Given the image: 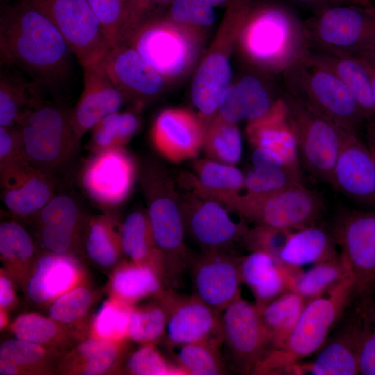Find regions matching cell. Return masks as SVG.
I'll list each match as a JSON object with an SVG mask.
<instances>
[{
	"instance_id": "23",
	"label": "cell",
	"mask_w": 375,
	"mask_h": 375,
	"mask_svg": "<svg viewBox=\"0 0 375 375\" xmlns=\"http://www.w3.org/2000/svg\"><path fill=\"white\" fill-rule=\"evenodd\" d=\"M83 68V91L75 107L68 110L70 124L80 140L103 118L119 111L125 101L99 61Z\"/></svg>"
},
{
	"instance_id": "33",
	"label": "cell",
	"mask_w": 375,
	"mask_h": 375,
	"mask_svg": "<svg viewBox=\"0 0 375 375\" xmlns=\"http://www.w3.org/2000/svg\"><path fill=\"white\" fill-rule=\"evenodd\" d=\"M55 195L54 180L35 168L18 183L1 191L6 207L21 217H34Z\"/></svg>"
},
{
	"instance_id": "59",
	"label": "cell",
	"mask_w": 375,
	"mask_h": 375,
	"mask_svg": "<svg viewBox=\"0 0 375 375\" xmlns=\"http://www.w3.org/2000/svg\"><path fill=\"white\" fill-rule=\"evenodd\" d=\"M367 145L375 160V118L365 124Z\"/></svg>"
},
{
	"instance_id": "57",
	"label": "cell",
	"mask_w": 375,
	"mask_h": 375,
	"mask_svg": "<svg viewBox=\"0 0 375 375\" xmlns=\"http://www.w3.org/2000/svg\"><path fill=\"white\" fill-rule=\"evenodd\" d=\"M15 300V292L10 280L1 273L0 277V306L4 310L10 307Z\"/></svg>"
},
{
	"instance_id": "5",
	"label": "cell",
	"mask_w": 375,
	"mask_h": 375,
	"mask_svg": "<svg viewBox=\"0 0 375 375\" xmlns=\"http://www.w3.org/2000/svg\"><path fill=\"white\" fill-rule=\"evenodd\" d=\"M253 0H230L214 40L200 62L191 86V100L208 124L217 112L222 96L231 83V57Z\"/></svg>"
},
{
	"instance_id": "36",
	"label": "cell",
	"mask_w": 375,
	"mask_h": 375,
	"mask_svg": "<svg viewBox=\"0 0 375 375\" xmlns=\"http://www.w3.org/2000/svg\"><path fill=\"white\" fill-rule=\"evenodd\" d=\"M85 249L89 258L101 267L116 263L123 252L120 228L114 215L106 212L92 218L87 227Z\"/></svg>"
},
{
	"instance_id": "48",
	"label": "cell",
	"mask_w": 375,
	"mask_h": 375,
	"mask_svg": "<svg viewBox=\"0 0 375 375\" xmlns=\"http://www.w3.org/2000/svg\"><path fill=\"white\" fill-rule=\"evenodd\" d=\"M0 255L1 259L12 265H22L35 255V247L28 231L14 221L0 225Z\"/></svg>"
},
{
	"instance_id": "53",
	"label": "cell",
	"mask_w": 375,
	"mask_h": 375,
	"mask_svg": "<svg viewBox=\"0 0 375 375\" xmlns=\"http://www.w3.org/2000/svg\"><path fill=\"white\" fill-rule=\"evenodd\" d=\"M358 308L362 320V340L359 351V374L375 375V299H360Z\"/></svg>"
},
{
	"instance_id": "44",
	"label": "cell",
	"mask_w": 375,
	"mask_h": 375,
	"mask_svg": "<svg viewBox=\"0 0 375 375\" xmlns=\"http://www.w3.org/2000/svg\"><path fill=\"white\" fill-rule=\"evenodd\" d=\"M158 301L142 308H132L128 338L139 343H156L164 340L167 313Z\"/></svg>"
},
{
	"instance_id": "18",
	"label": "cell",
	"mask_w": 375,
	"mask_h": 375,
	"mask_svg": "<svg viewBox=\"0 0 375 375\" xmlns=\"http://www.w3.org/2000/svg\"><path fill=\"white\" fill-rule=\"evenodd\" d=\"M124 100L141 109L158 98L168 83L127 42L110 47L99 60Z\"/></svg>"
},
{
	"instance_id": "11",
	"label": "cell",
	"mask_w": 375,
	"mask_h": 375,
	"mask_svg": "<svg viewBox=\"0 0 375 375\" xmlns=\"http://www.w3.org/2000/svg\"><path fill=\"white\" fill-rule=\"evenodd\" d=\"M303 26L308 48L357 55L367 49L375 33V8L333 5Z\"/></svg>"
},
{
	"instance_id": "25",
	"label": "cell",
	"mask_w": 375,
	"mask_h": 375,
	"mask_svg": "<svg viewBox=\"0 0 375 375\" xmlns=\"http://www.w3.org/2000/svg\"><path fill=\"white\" fill-rule=\"evenodd\" d=\"M34 217L40 225L42 244L50 252L68 253L78 242L84 216L71 196L56 194Z\"/></svg>"
},
{
	"instance_id": "4",
	"label": "cell",
	"mask_w": 375,
	"mask_h": 375,
	"mask_svg": "<svg viewBox=\"0 0 375 375\" xmlns=\"http://www.w3.org/2000/svg\"><path fill=\"white\" fill-rule=\"evenodd\" d=\"M355 298L353 281L349 275L329 291L326 297L308 301L284 345L267 351L251 374H285L291 366L320 349L333 324Z\"/></svg>"
},
{
	"instance_id": "37",
	"label": "cell",
	"mask_w": 375,
	"mask_h": 375,
	"mask_svg": "<svg viewBox=\"0 0 375 375\" xmlns=\"http://www.w3.org/2000/svg\"><path fill=\"white\" fill-rule=\"evenodd\" d=\"M140 126V119L134 111H117L112 113L90 131L86 148L92 153L124 147Z\"/></svg>"
},
{
	"instance_id": "52",
	"label": "cell",
	"mask_w": 375,
	"mask_h": 375,
	"mask_svg": "<svg viewBox=\"0 0 375 375\" xmlns=\"http://www.w3.org/2000/svg\"><path fill=\"white\" fill-rule=\"evenodd\" d=\"M92 301V294L88 288L74 287L54 299L48 314L58 323L72 324L86 314Z\"/></svg>"
},
{
	"instance_id": "31",
	"label": "cell",
	"mask_w": 375,
	"mask_h": 375,
	"mask_svg": "<svg viewBox=\"0 0 375 375\" xmlns=\"http://www.w3.org/2000/svg\"><path fill=\"white\" fill-rule=\"evenodd\" d=\"M335 244L331 233L310 225L290 233L278 260L287 266L301 269L339 256Z\"/></svg>"
},
{
	"instance_id": "14",
	"label": "cell",
	"mask_w": 375,
	"mask_h": 375,
	"mask_svg": "<svg viewBox=\"0 0 375 375\" xmlns=\"http://www.w3.org/2000/svg\"><path fill=\"white\" fill-rule=\"evenodd\" d=\"M220 319L223 343L234 369L242 374H251L271 347L258 308L240 297L221 312Z\"/></svg>"
},
{
	"instance_id": "41",
	"label": "cell",
	"mask_w": 375,
	"mask_h": 375,
	"mask_svg": "<svg viewBox=\"0 0 375 375\" xmlns=\"http://www.w3.org/2000/svg\"><path fill=\"white\" fill-rule=\"evenodd\" d=\"M203 149L208 158L235 165L242 153V141L238 124L216 115L207 124Z\"/></svg>"
},
{
	"instance_id": "6",
	"label": "cell",
	"mask_w": 375,
	"mask_h": 375,
	"mask_svg": "<svg viewBox=\"0 0 375 375\" xmlns=\"http://www.w3.org/2000/svg\"><path fill=\"white\" fill-rule=\"evenodd\" d=\"M287 92L345 131L359 134L366 120L349 88L306 55L283 74Z\"/></svg>"
},
{
	"instance_id": "13",
	"label": "cell",
	"mask_w": 375,
	"mask_h": 375,
	"mask_svg": "<svg viewBox=\"0 0 375 375\" xmlns=\"http://www.w3.org/2000/svg\"><path fill=\"white\" fill-rule=\"evenodd\" d=\"M44 12L85 67L98 62L111 47L86 0H24Z\"/></svg>"
},
{
	"instance_id": "32",
	"label": "cell",
	"mask_w": 375,
	"mask_h": 375,
	"mask_svg": "<svg viewBox=\"0 0 375 375\" xmlns=\"http://www.w3.org/2000/svg\"><path fill=\"white\" fill-rule=\"evenodd\" d=\"M124 253L131 260L152 267L165 283V271L160 253L156 244L147 210L130 212L121 224Z\"/></svg>"
},
{
	"instance_id": "28",
	"label": "cell",
	"mask_w": 375,
	"mask_h": 375,
	"mask_svg": "<svg viewBox=\"0 0 375 375\" xmlns=\"http://www.w3.org/2000/svg\"><path fill=\"white\" fill-rule=\"evenodd\" d=\"M35 270L27 284L31 301L44 303L74 288L80 276L76 260L68 253L49 252L37 260Z\"/></svg>"
},
{
	"instance_id": "12",
	"label": "cell",
	"mask_w": 375,
	"mask_h": 375,
	"mask_svg": "<svg viewBox=\"0 0 375 375\" xmlns=\"http://www.w3.org/2000/svg\"><path fill=\"white\" fill-rule=\"evenodd\" d=\"M331 233L353 281L356 298L372 296L375 288V210H344Z\"/></svg>"
},
{
	"instance_id": "46",
	"label": "cell",
	"mask_w": 375,
	"mask_h": 375,
	"mask_svg": "<svg viewBox=\"0 0 375 375\" xmlns=\"http://www.w3.org/2000/svg\"><path fill=\"white\" fill-rule=\"evenodd\" d=\"M214 8L208 0H174L162 15L206 35L215 20Z\"/></svg>"
},
{
	"instance_id": "60",
	"label": "cell",
	"mask_w": 375,
	"mask_h": 375,
	"mask_svg": "<svg viewBox=\"0 0 375 375\" xmlns=\"http://www.w3.org/2000/svg\"><path fill=\"white\" fill-rule=\"evenodd\" d=\"M349 3L355 4L361 7L368 8H374L372 0H342Z\"/></svg>"
},
{
	"instance_id": "15",
	"label": "cell",
	"mask_w": 375,
	"mask_h": 375,
	"mask_svg": "<svg viewBox=\"0 0 375 375\" xmlns=\"http://www.w3.org/2000/svg\"><path fill=\"white\" fill-rule=\"evenodd\" d=\"M167 313V347L206 342L223 344L220 313L194 294L183 295L169 288L157 296Z\"/></svg>"
},
{
	"instance_id": "58",
	"label": "cell",
	"mask_w": 375,
	"mask_h": 375,
	"mask_svg": "<svg viewBox=\"0 0 375 375\" xmlns=\"http://www.w3.org/2000/svg\"><path fill=\"white\" fill-rule=\"evenodd\" d=\"M355 56H357L360 58L368 71L371 83L373 102L375 108V56L367 50L361 51Z\"/></svg>"
},
{
	"instance_id": "29",
	"label": "cell",
	"mask_w": 375,
	"mask_h": 375,
	"mask_svg": "<svg viewBox=\"0 0 375 375\" xmlns=\"http://www.w3.org/2000/svg\"><path fill=\"white\" fill-rule=\"evenodd\" d=\"M306 56L333 72L351 91L366 123L375 118L370 78L367 69L355 55L308 48Z\"/></svg>"
},
{
	"instance_id": "8",
	"label": "cell",
	"mask_w": 375,
	"mask_h": 375,
	"mask_svg": "<svg viewBox=\"0 0 375 375\" xmlns=\"http://www.w3.org/2000/svg\"><path fill=\"white\" fill-rule=\"evenodd\" d=\"M205 35L162 15L138 26L126 41L169 83L187 75L196 64Z\"/></svg>"
},
{
	"instance_id": "3",
	"label": "cell",
	"mask_w": 375,
	"mask_h": 375,
	"mask_svg": "<svg viewBox=\"0 0 375 375\" xmlns=\"http://www.w3.org/2000/svg\"><path fill=\"white\" fill-rule=\"evenodd\" d=\"M238 47L258 69L283 74L306 55L308 44L303 24L283 8L266 6L252 8Z\"/></svg>"
},
{
	"instance_id": "1",
	"label": "cell",
	"mask_w": 375,
	"mask_h": 375,
	"mask_svg": "<svg viewBox=\"0 0 375 375\" xmlns=\"http://www.w3.org/2000/svg\"><path fill=\"white\" fill-rule=\"evenodd\" d=\"M72 51L53 22L21 0L0 20L1 65L15 68L42 88L54 90L67 81Z\"/></svg>"
},
{
	"instance_id": "54",
	"label": "cell",
	"mask_w": 375,
	"mask_h": 375,
	"mask_svg": "<svg viewBox=\"0 0 375 375\" xmlns=\"http://www.w3.org/2000/svg\"><path fill=\"white\" fill-rule=\"evenodd\" d=\"M98 19L111 47L122 42L126 0H86Z\"/></svg>"
},
{
	"instance_id": "10",
	"label": "cell",
	"mask_w": 375,
	"mask_h": 375,
	"mask_svg": "<svg viewBox=\"0 0 375 375\" xmlns=\"http://www.w3.org/2000/svg\"><path fill=\"white\" fill-rule=\"evenodd\" d=\"M231 210L255 225L293 231L312 225L324 204L317 192L301 183L262 197L242 193Z\"/></svg>"
},
{
	"instance_id": "9",
	"label": "cell",
	"mask_w": 375,
	"mask_h": 375,
	"mask_svg": "<svg viewBox=\"0 0 375 375\" xmlns=\"http://www.w3.org/2000/svg\"><path fill=\"white\" fill-rule=\"evenodd\" d=\"M283 97L303 166L317 179L332 185L335 163L346 131L289 93Z\"/></svg>"
},
{
	"instance_id": "45",
	"label": "cell",
	"mask_w": 375,
	"mask_h": 375,
	"mask_svg": "<svg viewBox=\"0 0 375 375\" xmlns=\"http://www.w3.org/2000/svg\"><path fill=\"white\" fill-rule=\"evenodd\" d=\"M131 305L116 299L104 302L92 324L97 338L118 342L128 338Z\"/></svg>"
},
{
	"instance_id": "40",
	"label": "cell",
	"mask_w": 375,
	"mask_h": 375,
	"mask_svg": "<svg viewBox=\"0 0 375 375\" xmlns=\"http://www.w3.org/2000/svg\"><path fill=\"white\" fill-rule=\"evenodd\" d=\"M235 84V103L241 121H257L268 114L280 97H274L265 82L255 75H245Z\"/></svg>"
},
{
	"instance_id": "61",
	"label": "cell",
	"mask_w": 375,
	"mask_h": 375,
	"mask_svg": "<svg viewBox=\"0 0 375 375\" xmlns=\"http://www.w3.org/2000/svg\"><path fill=\"white\" fill-rule=\"evenodd\" d=\"M215 7L226 6L230 0H208Z\"/></svg>"
},
{
	"instance_id": "7",
	"label": "cell",
	"mask_w": 375,
	"mask_h": 375,
	"mask_svg": "<svg viewBox=\"0 0 375 375\" xmlns=\"http://www.w3.org/2000/svg\"><path fill=\"white\" fill-rule=\"evenodd\" d=\"M18 126L30 165L55 181V176L74 159L81 142L70 124L68 110L42 102Z\"/></svg>"
},
{
	"instance_id": "17",
	"label": "cell",
	"mask_w": 375,
	"mask_h": 375,
	"mask_svg": "<svg viewBox=\"0 0 375 375\" xmlns=\"http://www.w3.org/2000/svg\"><path fill=\"white\" fill-rule=\"evenodd\" d=\"M185 232L203 251H226L241 241L249 228L236 221L226 205L192 192L181 198Z\"/></svg>"
},
{
	"instance_id": "55",
	"label": "cell",
	"mask_w": 375,
	"mask_h": 375,
	"mask_svg": "<svg viewBox=\"0 0 375 375\" xmlns=\"http://www.w3.org/2000/svg\"><path fill=\"white\" fill-rule=\"evenodd\" d=\"M291 232L256 225L248 229L242 242L250 251L263 252L278 260L279 253Z\"/></svg>"
},
{
	"instance_id": "2",
	"label": "cell",
	"mask_w": 375,
	"mask_h": 375,
	"mask_svg": "<svg viewBox=\"0 0 375 375\" xmlns=\"http://www.w3.org/2000/svg\"><path fill=\"white\" fill-rule=\"evenodd\" d=\"M140 182L153 238L162 259L165 283L175 288L192 260L185 241L181 197L167 169L156 160H148L143 164Z\"/></svg>"
},
{
	"instance_id": "26",
	"label": "cell",
	"mask_w": 375,
	"mask_h": 375,
	"mask_svg": "<svg viewBox=\"0 0 375 375\" xmlns=\"http://www.w3.org/2000/svg\"><path fill=\"white\" fill-rule=\"evenodd\" d=\"M299 269L287 266L276 258L259 251H251L240 260L242 283L253 293L258 309L290 291L293 277Z\"/></svg>"
},
{
	"instance_id": "64",
	"label": "cell",
	"mask_w": 375,
	"mask_h": 375,
	"mask_svg": "<svg viewBox=\"0 0 375 375\" xmlns=\"http://www.w3.org/2000/svg\"><path fill=\"white\" fill-rule=\"evenodd\" d=\"M1 320H0V324H1V328H3L5 326V325L7 324V320H6V316L3 312V310L1 309V317H0Z\"/></svg>"
},
{
	"instance_id": "27",
	"label": "cell",
	"mask_w": 375,
	"mask_h": 375,
	"mask_svg": "<svg viewBox=\"0 0 375 375\" xmlns=\"http://www.w3.org/2000/svg\"><path fill=\"white\" fill-rule=\"evenodd\" d=\"M183 181L191 192L217 201L230 209L243 193L244 174L235 165L209 158L198 159Z\"/></svg>"
},
{
	"instance_id": "50",
	"label": "cell",
	"mask_w": 375,
	"mask_h": 375,
	"mask_svg": "<svg viewBox=\"0 0 375 375\" xmlns=\"http://www.w3.org/2000/svg\"><path fill=\"white\" fill-rule=\"evenodd\" d=\"M126 369L129 374L135 375H185L152 343L142 344L131 354L126 362Z\"/></svg>"
},
{
	"instance_id": "47",
	"label": "cell",
	"mask_w": 375,
	"mask_h": 375,
	"mask_svg": "<svg viewBox=\"0 0 375 375\" xmlns=\"http://www.w3.org/2000/svg\"><path fill=\"white\" fill-rule=\"evenodd\" d=\"M46 356L44 346L17 338L6 340L0 346V374H19L25 367L41 362Z\"/></svg>"
},
{
	"instance_id": "35",
	"label": "cell",
	"mask_w": 375,
	"mask_h": 375,
	"mask_svg": "<svg viewBox=\"0 0 375 375\" xmlns=\"http://www.w3.org/2000/svg\"><path fill=\"white\" fill-rule=\"evenodd\" d=\"M307 301L287 291L258 309L270 338V349L282 347L296 326Z\"/></svg>"
},
{
	"instance_id": "20",
	"label": "cell",
	"mask_w": 375,
	"mask_h": 375,
	"mask_svg": "<svg viewBox=\"0 0 375 375\" xmlns=\"http://www.w3.org/2000/svg\"><path fill=\"white\" fill-rule=\"evenodd\" d=\"M240 257L226 251H203L192 259L194 295L220 313L240 296Z\"/></svg>"
},
{
	"instance_id": "38",
	"label": "cell",
	"mask_w": 375,
	"mask_h": 375,
	"mask_svg": "<svg viewBox=\"0 0 375 375\" xmlns=\"http://www.w3.org/2000/svg\"><path fill=\"white\" fill-rule=\"evenodd\" d=\"M349 275L340 255L314 264L306 271L299 269L293 278L290 290L308 301L328 293Z\"/></svg>"
},
{
	"instance_id": "63",
	"label": "cell",
	"mask_w": 375,
	"mask_h": 375,
	"mask_svg": "<svg viewBox=\"0 0 375 375\" xmlns=\"http://www.w3.org/2000/svg\"><path fill=\"white\" fill-rule=\"evenodd\" d=\"M296 1L301 2V3H304L312 4V3H322L324 1H327L328 0H296ZM333 1H342V0H333Z\"/></svg>"
},
{
	"instance_id": "19",
	"label": "cell",
	"mask_w": 375,
	"mask_h": 375,
	"mask_svg": "<svg viewBox=\"0 0 375 375\" xmlns=\"http://www.w3.org/2000/svg\"><path fill=\"white\" fill-rule=\"evenodd\" d=\"M246 133L254 149L253 165L283 166L300 172L297 142L283 97L265 116L247 123Z\"/></svg>"
},
{
	"instance_id": "16",
	"label": "cell",
	"mask_w": 375,
	"mask_h": 375,
	"mask_svg": "<svg viewBox=\"0 0 375 375\" xmlns=\"http://www.w3.org/2000/svg\"><path fill=\"white\" fill-rule=\"evenodd\" d=\"M137 172L131 155L124 147L116 148L92 153L80 172L79 181L92 201L109 209L128 197Z\"/></svg>"
},
{
	"instance_id": "49",
	"label": "cell",
	"mask_w": 375,
	"mask_h": 375,
	"mask_svg": "<svg viewBox=\"0 0 375 375\" xmlns=\"http://www.w3.org/2000/svg\"><path fill=\"white\" fill-rule=\"evenodd\" d=\"M124 340L114 342L100 338L88 339L78 349V356L83 360V374L99 375L111 369L119 356Z\"/></svg>"
},
{
	"instance_id": "21",
	"label": "cell",
	"mask_w": 375,
	"mask_h": 375,
	"mask_svg": "<svg viewBox=\"0 0 375 375\" xmlns=\"http://www.w3.org/2000/svg\"><path fill=\"white\" fill-rule=\"evenodd\" d=\"M206 127L199 114L184 108H166L153 122L151 143L155 150L170 162L194 159L203 149Z\"/></svg>"
},
{
	"instance_id": "51",
	"label": "cell",
	"mask_w": 375,
	"mask_h": 375,
	"mask_svg": "<svg viewBox=\"0 0 375 375\" xmlns=\"http://www.w3.org/2000/svg\"><path fill=\"white\" fill-rule=\"evenodd\" d=\"M58 324L50 317L26 313L13 321L10 330L17 339L44 346L58 336Z\"/></svg>"
},
{
	"instance_id": "24",
	"label": "cell",
	"mask_w": 375,
	"mask_h": 375,
	"mask_svg": "<svg viewBox=\"0 0 375 375\" xmlns=\"http://www.w3.org/2000/svg\"><path fill=\"white\" fill-rule=\"evenodd\" d=\"M362 320L357 309L356 317L322 347L310 362H298L286 374L312 375H356L359 374V351L362 340Z\"/></svg>"
},
{
	"instance_id": "62",
	"label": "cell",
	"mask_w": 375,
	"mask_h": 375,
	"mask_svg": "<svg viewBox=\"0 0 375 375\" xmlns=\"http://www.w3.org/2000/svg\"><path fill=\"white\" fill-rule=\"evenodd\" d=\"M365 50L367 51H369V52H371L372 54H374L375 56V33L372 38V40L369 45V47H367V49H366ZM364 50V51H365Z\"/></svg>"
},
{
	"instance_id": "42",
	"label": "cell",
	"mask_w": 375,
	"mask_h": 375,
	"mask_svg": "<svg viewBox=\"0 0 375 375\" xmlns=\"http://www.w3.org/2000/svg\"><path fill=\"white\" fill-rule=\"evenodd\" d=\"M33 168L24 154L20 128L0 126V182L1 189L10 188Z\"/></svg>"
},
{
	"instance_id": "30",
	"label": "cell",
	"mask_w": 375,
	"mask_h": 375,
	"mask_svg": "<svg viewBox=\"0 0 375 375\" xmlns=\"http://www.w3.org/2000/svg\"><path fill=\"white\" fill-rule=\"evenodd\" d=\"M7 69H1L0 78V126L3 127L18 125L28 112L44 102L41 86L15 68Z\"/></svg>"
},
{
	"instance_id": "39",
	"label": "cell",
	"mask_w": 375,
	"mask_h": 375,
	"mask_svg": "<svg viewBox=\"0 0 375 375\" xmlns=\"http://www.w3.org/2000/svg\"><path fill=\"white\" fill-rule=\"evenodd\" d=\"M167 348L173 362L185 375H222L227 372L218 346L194 342Z\"/></svg>"
},
{
	"instance_id": "43",
	"label": "cell",
	"mask_w": 375,
	"mask_h": 375,
	"mask_svg": "<svg viewBox=\"0 0 375 375\" xmlns=\"http://www.w3.org/2000/svg\"><path fill=\"white\" fill-rule=\"evenodd\" d=\"M301 174L283 166H255L244 174L243 193L262 197L301 183Z\"/></svg>"
},
{
	"instance_id": "34",
	"label": "cell",
	"mask_w": 375,
	"mask_h": 375,
	"mask_svg": "<svg viewBox=\"0 0 375 375\" xmlns=\"http://www.w3.org/2000/svg\"><path fill=\"white\" fill-rule=\"evenodd\" d=\"M164 286L155 269L132 260L122 263L111 280L115 299L129 305L149 296L157 297L165 290Z\"/></svg>"
},
{
	"instance_id": "22",
	"label": "cell",
	"mask_w": 375,
	"mask_h": 375,
	"mask_svg": "<svg viewBox=\"0 0 375 375\" xmlns=\"http://www.w3.org/2000/svg\"><path fill=\"white\" fill-rule=\"evenodd\" d=\"M331 185L356 201L375 208V160L358 135L345 132Z\"/></svg>"
},
{
	"instance_id": "56",
	"label": "cell",
	"mask_w": 375,
	"mask_h": 375,
	"mask_svg": "<svg viewBox=\"0 0 375 375\" xmlns=\"http://www.w3.org/2000/svg\"><path fill=\"white\" fill-rule=\"evenodd\" d=\"M174 0H126L122 40L124 42L138 26L164 13Z\"/></svg>"
}]
</instances>
